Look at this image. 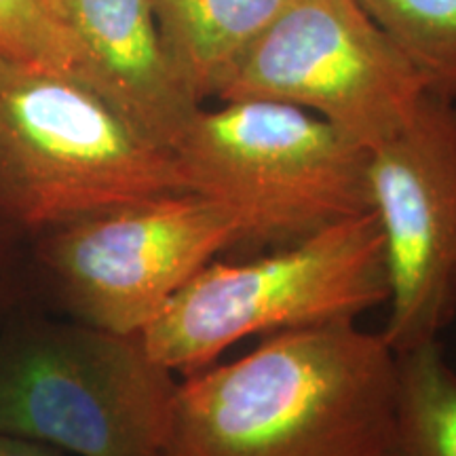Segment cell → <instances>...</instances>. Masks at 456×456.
I'll use <instances>...</instances> for the list:
<instances>
[{"mask_svg": "<svg viewBox=\"0 0 456 456\" xmlns=\"http://www.w3.org/2000/svg\"><path fill=\"white\" fill-rule=\"evenodd\" d=\"M178 380L140 336L32 323L0 345V433L68 456H159Z\"/></svg>", "mask_w": 456, "mask_h": 456, "instance_id": "obj_5", "label": "cell"}, {"mask_svg": "<svg viewBox=\"0 0 456 456\" xmlns=\"http://www.w3.org/2000/svg\"><path fill=\"white\" fill-rule=\"evenodd\" d=\"M408 57L427 91L456 100V0H357Z\"/></svg>", "mask_w": 456, "mask_h": 456, "instance_id": "obj_12", "label": "cell"}, {"mask_svg": "<svg viewBox=\"0 0 456 456\" xmlns=\"http://www.w3.org/2000/svg\"><path fill=\"white\" fill-rule=\"evenodd\" d=\"M38 235V258L72 319L123 336L144 332L235 241L231 222L191 191L118 205Z\"/></svg>", "mask_w": 456, "mask_h": 456, "instance_id": "obj_7", "label": "cell"}, {"mask_svg": "<svg viewBox=\"0 0 456 456\" xmlns=\"http://www.w3.org/2000/svg\"><path fill=\"white\" fill-rule=\"evenodd\" d=\"M0 57L72 77L74 51L49 0H0Z\"/></svg>", "mask_w": 456, "mask_h": 456, "instance_id": "obj_13", "label": "cell"}, {"mask_svg": "<svg viewBox=\"0 0 456 456\" xmlns=\"http://www.w3.org/2000/svg\"><path fill=\"white\" fill-rule=\"evenodd\" d=\"M3 292H4V288H3V281H0V302H3Z\"/></svg>", "mask_w": 456, "mask_h": 456, "instance_id": "obj_15", "label": "cell"}, {"mask_svg": "<svg viewBox=\"0 0 456 456\" xmlns=\"http://www.w3.org/2000/svg\"><path fill=\"white\" fill-rule=\"evenodd\" d=\"M74 51L72 77L152 144L174 152L199 100L182 81L152 0H49Z\"/></svg>", "mask_w": 456, "mask_h": 456, "instance_id": "obj_9", "label": "cell"}, {"mask_svg": "<svg viewBox=\"0 0 456 456\" xmlns=\"http://www.w3.org/2000/svg\"><path fill=\"white\" fill-rule=\"evenodd\" d=\"M186 191L174 152L70 74L0 57V220L49 231Z\"/></svg>", "mask_w": 456, "mask_h": 456, "instance_id": "obj_4", "label": "cell"}, {"mask_svg": "<svg viewBox=\"0 0 456 456\" xmlns=\"http://www.w3.org/2000/svg\"><path fill=\"white\" fill-rule=\"evenodd\" d=\"M370 212L383 237L395 353L440 340L456 317V100L427 94L370 151Z\"/></svg>", "mask_w": 456, "mask_h": 456, "instance_id": "obj_8", "label": "cell"}, {"mask_svg": "<svg viewBox=\"0 0 456 456\" xmlns=\"http://www.w3.org/2000/svg\"><path fill=\"white\" fill-rule=\"evenodd\" d=\"M387 300L383 237L366 212L254 258L212 260L140 340L163 368L191 374L249 336L357 323Z\"/></svg>", "mask_w": 456, "mask_h": 456, "instance_id": "obj_3", "label": "cell"}, {"mask_svg": "<svg viewBox=\"0 0 456 456\" xmlns=\"http://www.w3.org/2000/svg\"><path fill=\"white\" fill-rule=\"evenodd\" d=\"M391 456H456V370L440 340L397 353Z\"/></svg>", "mask_w": 456, "mask_h": 456, "instance_id": "obj_11", "label": "cell"}, {"mask_svg": "<svg viewBox=\"0 0 456 456\" xmlns=\"http://www.w3.org/2000/svg\"><path fill=\"white\" fill-rule=\"evenodd\" d=\"M397 353L332 323L266 336L178 380L159 456H391Z\"/></svg>", "mask_w": 456, "mask_h": 456, "instance_id": "obj_1", "label": "cell"}, {"mask_svg": "<svg viewBox=\"0 0 456 456\" xmlns=\"http://www.w3.org/2000/svg\"><path fill=\"white\" fill-rule=\"evenodd\" d=\"M174 157L186 191L231 222L232 248H283L370 212L368 148L296 106H201Z\"/></svg>", "mask_w": 456, "mask_h": 456, "instance_id": "obj_2", "label": "cell"}, {"mask_svg": "<svg viewBox=\"0 0 456 456\" xmlns=\"http://www.w3.org/2000/svg\"><path fill=\"white\" fill-rule=\"evenodd\" d=\"M289 0H152L182 81L205 104Z\"/></svg>", "mask_w": 456, "mask_h": 456, "instance_id": "obj_10", "label": "cell"}, {"mask_svg": "<svg viewBox=\"0 0 456 456\" xmlns=\"http://www.w3.org/2000/svg\"><path fill=\"white\" fill-rule=\"evenodd\" d=\"M425 94L408 57L357 0H289L216 100L302 108L372 151L403 127Z\"/></svg>", "mask_w": 456, "mask_h": 456, "instance_id": "obj_6", "label": "cell"}, {"mask_svg": "<svg viewBox=\"0 0 456 456\" xmlns=\"http://www.w3.org/2000/svg\"><path fill=\"white\" fill-rule=\"evenodd\" d=\"M0 456H68L60 450L41 446V444L9 437L0 433Z\"/></svg>", "mask_w": 456, "mask_h": 456, "instance_id": "obj_14", "label": "cell"}]
</instances>
